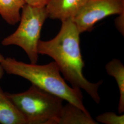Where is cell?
<instances>
[{
	"label": "cell",
	"mask_w": 124,
	"mask_h": 124,
	"mask_svg": "<svg viewBox=\"0 0 124 124\" xmlns=\"http://www.w3.org/2000/svg\"><path fill=\"white\" fill-rule=\"evenodd\" d=\"M50 0H24L25 3L33 7H46Z\"/></svg>",
	"instance_id": "cell-13"
},
{
	"label": "cell",
	"mask_w": 124,
	"mask_h": 124,
	"mask_svg": "<svg viewBox=\"0 0 124 124\" xmlns=\"http://www.w3.org/2000/svg\"><path fill=\"white\" fill-rule=\"evenodd\" d=\"M118 16L115 19V25L117 29L124 36V12L118 15Z\"/></svg>",
	"instance_id": "cell-12"
},
{
	"label": "cell",
	"mask_w": 124,
	"mask_h": 124,
	"mask_svg": "<svg viewBox=\"0 0 124 124\" xmlns=\"http://www.w3.org/2000/svg\"><path fill=\"white\" fill-rule=\"evenodd\" d=\"M0 63L7 73L22 77L32 84L89 113L84 106L80 89L70 87L67 84L54 61L45 65H37L7 58Z\"/></svg>",
	"instance_id": "cell-2"
},
{
	"label": "cell",
	"mask_w": 124,
	"mask_h": 124,
	"mask_svg": "<svg viewBox=\"0 0 124 124\" xmlns=\"http://www.w3.org/2000/svg\"><path fill=\"white\" fill-rule=\"evenodd\" d=\"M7 94L24 116L27 124H57L63 106L61 98L32 84L25 92Z\"/></svg>",
	"instance_id": "cell-3"
},
{
	"label": "cell",
	"mask_w": 124,
	"mask_h": 124,
	"mask_svg": "<svg viewBox=\"0 0 124 124\" xmlns=\"http://www.w3.org/2000/svg\"><path fill=\"white\" fill-rule=\"evenodd\" d=\"M107 73L115 78L118 85L120 98L118 112L120 114L124 112V66L120 60L114 59L107 63L105 66Z\"/></svg>",
	"instance_id": "cell-10"
},
{
	"label": "cell",
	"mask_w": 124,
	"mask_h": 124,
	"mask_svg": "<svg viewBox=\"0 0 124 124\" xmlns=\"http://www.w3.org/2000/svg\"><path fill=\"white\" fill-rule=\"evenodd\" d=\"M57 35L49 40L39 41L37 52L52 58L72 87L83 89L97 103L100 97L98 89L103 81H89L83 75L85 63L80 47V33L71 18L63 20Z\"/></svg>",
	"instance_id": "cell-1"
},
{
	"label": "cell",
	"mask_w": 124,
	"mask_h": 124,
	"mask_svg": "<svg viewBox=\"0 0 124 124\" xmlns=\"http://www.w3.org/2000/svg\"><path fill=\"white\" fill-rule=\"evenodd\" d=\"M4 57L3 56V55L0 52V63L4 59Z\"/></svg>",
	"instance_id": "cell-15"
},
{
	"label": "cell",
	"mask_w": 124,
	"mask_h": 124,
	"mask_svg": "<svg viewBox=\"0 0 124 124\" xmlns=\"http://www.w3.org/2000/svg\"><path fill=\"white\" fill-rule=\"evenodd\" d=\"M0 124H27L24 116L0 86Z\"/></svg>",
	"instance_id": "cell-7"
},
{
	"label": "cell",
	"mask_w": 124,
	"mask_h": 124,
	"mask_svg": "<svg viewBox=\"0 0 124 124\" xmlns=\"http://www.w3.org/2000/svg\"><path fill=\"white\" fill-rule=\"evenodd\" d=\"M97 122L105 124H124V115H118L114 112H105L98 115L96 118Z\"/></svg>",
	"instance_id": "cell-11"
},
{
	"label": "cell",
	"mask_w": 124,
	"mask_h": 124,
	"mask_svg": "<svg viewBox=\"0 0 124 124\" xmlns=\"http://www.w3.org/2000/svg\"><path fill=\"white\" fill-rule=\"evenodd\" d=\"M90 113H86L75 105L68 102L62 107L57 124H97Z\"/></svg>",
	"instance_id": "cell-8"
},
{
	"label": "cell",
	"mask_w": 124,
	"mask_h": 124,
	"mask_svg": "<svg viewBox=\"0 0 124 124\" xmlns=\"http://www.w3.org/2000/svg\"><path fill=\"white\" fill-rule=\"evenodd\" d=\"M88 0H50L46 6L48 18L61 21L73 18Z\"/></svg>",
	"instance_id": "cell-6"
},
{
	"label": "cell",
	"mask_w": 124,
	"mask_h": 124,
	"mask_svg": "<svg viewBox=\"0 0 124 124\" xmlns=\"http://www.w3.org/2000/svg\"><path fill=\"white\" fill-rule=\"evenodd\" d=\"M24 0H0V15L5 22L14 25L19 22Z\"/></svg>",
	"instance_id": "cell-9"
},
{
	"label": "cell",
	"mask_w": 124,
	"mask_h": 124,
	"mask_svg": "<svg viewBox=\"0 0 124 124\" xmlns=\"http://www.w3.org/2000/svg\"><path fill=\"white\" fill-rule=\"evenodd\" d=\"M124 12V0H88L71 19L80 34L91 31L95 24L111 15Z\"/></svg>",
	"instance_id": "cell-5"
},
{
	"label": "cell",
	"mask_w": 124,
	"mask_h": 124,
	"mask_svg": "<svg viewBox=\"0 0 124 124\" xmlns=\"http://www.w3.org/2000/svg\"><path fill=\"white\" fill-rule=\"evenodd\" d=\"M5 72L3 67L1 66V64L0 63V80L3 77Z\"/></svg>",
	"instance_id": "cell-14"
},
{
	"label": "cell",
	"mask_w": 124,
	"mask_h": 124,
	"mask_svg": "<svg viewBox=\"0 0 124 124\" xmlns=\"http://www.w3.org/2000/svg\"><path fill=\"white\" fill-rule=\"evenodd\" d=\"M48 18L46 7H36L25 4L21 12L19 24L13 33L1 41L4 46H17L24 50L31 63H36L39 54L37 46L41 31Z\"/></svg>",
	"instance_id": "cell-4"
}]
</instances>
